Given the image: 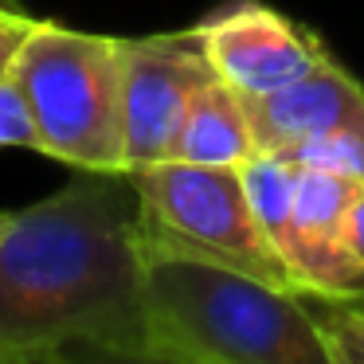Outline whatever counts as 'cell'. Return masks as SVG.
Masks as SVG:
<instances>
[{
	"label": "cell",
	"instance_id": "6da1fadb",
	"mask_svg": "<svg viewBox=\"0 0 364 364\" xmlns=\"http://www.w3.org/2000/svg\"><path fill=\"white\" fill-rule=\"evenodd\" d=\"M145 360L141 204L126 173H79L0 235V364Z\"/></svg>",
	"mask_w": 364,
	"mask_h": 364
},
{
	"label": "cell",
	"instance_id": "7a4b0ae2",
	"mask_svg": "<svg viewBox=\"0 0 364 364\" xmlns=\"http://www.w3.org/2000/svg\"><path fill=\"white\" fill-rule=\"evenodd\" d=\"M149 364H329L309 298L223 262L145 247Z\"/></svg>",
	"mask_w": 364,
	"mask_h": 364
},
{
	"label": "cell",
	"instance_id": "3957f363",
	"mask_svg": "<svg viewBox=\"0 0 364 364\" xmlns=\"http://www.w3.org/2000/svg\"><path fill=\"white\" fill-rule=\"evenodd\" d=\"M40 153L79 173H126L122 40L36 16L12 63Z\"/></svg>",
	"mask_w": 364,
	"mask_h": 364
},
{
	"label": "cell",
	"instance_id": "277c9868",
	"mask_svg": "<svg viewBox=\"0 0 364 364\" xmlns=\"http://www.w3.org/2000/svg\"><path fill=\"white\" fill-rule=\"evenodd\" d=\"M126 176L141 204L145 247L223 262L231 270L294 290L282 259L255 220L251 196L235 165H192L168 157L129 168Z\"/></svg>",
	"mask_w": 364,
	"mask_h": 364
},
{
	"label": "cell",
	"instance_id": "5b68a950",
	"mask_svg": "<svg viewBox=\"0 0 364 364\" xmlns=\"http://www.w3.org/2000/svg\"><path fill=\"white\" fill-rule=\"evenodd\" d=\"M215 71L196 28L122 40V141L129 168L168 161L184 110Z\"/></svg>",
	"mask_w": 364,
	"mask_h": 364
},
{
	"label": "cell",
	"instance_id": "8992f818",
	"mask_svg": "<svg viewBox=\"0 0 364 364\" xmlns=\"http://www.w3.org/2000/svg\"><path fill=\"white\" fill-rule=\"evenodd\" d=\"M192 28L215 79L243 98L274 95L329 55L306 24L259 0H228Z\"/></svg>",
	"mask_w": 364,
	"mask_h": 364
},
{
	"label": "cell",
	"instance_id": "52a82bcc",
	"mask_svg": "<svg viewBox=\"0 0 364 364\" xmlns=\"http://www.w3.org/2000/svg\"><path fill=\"white\" fill-rule=\"evenodd\" d=\"M243 102L251 114L255 145L267 153H282L321 134H333V129L360 126L364 82L353 71H345L333 55H325L298 82L262 98H243Z\"/></svg>",
	"mask_w": 364,
	"mask_h": 364
},
{
	"label": "cell",
	"instance_id": "ba28073f",
	"mask_svg": "<svg viewBox=\"0 0 364 364\" xmlns=\"http://www.w3.org/2000/svg\"><path fill=\"white\" fill-rule=\"evenodd\" d=\"M251 153H259L251 129V114H247L243 95L228 87V82L212 79L196 90V98L184 110V122L176 129L173 157L192 161V165H243Z\"/></svg>",
	"mask_w": 364,
	"mask_h": 364
},
{
	"label": "cell",
	"instance_id": "9c48e42d",
	"mask_svg": "<svg viewBox=\"0 0 364 364\" xmlns=\"http://www.w3.org/2000/svg\"><path fill=\"white\" fill-rule=\"evenodd\" d=\"M282 157L333 168V173L348 176L353 184L364 188V122L360 126H348V129L321 134V137H314V141H301V145H294V149H282Z\"/></svg>",
	"mask_w": 364,
	"mask_h": 364
},
{
	"label": "cell",
	"instance_id": "30bf717a",
	"mask_svg": "<svg viewBox=\"0 0 364 364\" xmlns=\"http://www.w3.org/2000/svg\"><path fill=\"white\" fill-rule=\"evenodd\" d=\"M314 321L329 364H364V301H321Z\"/></svg>",
	"mask_w": 364,
	"mask_h": 364
},
{
	"label": "cell",
	"instance_id": "8fae6325",
	"mask_svg": "<svg viewBox=\"0 0 364 364\" xmlns=\"http://www.w3.org/2000/svg\"><path fill=\"white\" fill-rule=\"evenodd\" d=\"M0 149H36L40 153V137H36V122L28 110L20 82L12 71L0 75Z\"/></svg>",
	"mask_w": 364,
	"mask_h": 364
},
{
	"label": "cell",
	"instance_id": "7c38bea8",
	"mask_svg": "<svg viewBox=\"0 0 364 364\" xmlns=\"http://www.w3.org/2000/svg\"><path fill=\"white\" fill-rule=\"evenodd\" d=\"M36 16H28L24 9H16L12 0H0V75L12 71L16 63V51L24 43V36L32 32Z\"/></svg>",
	"mask_w": 364,
	"mask_h": 364
},
{
	"label": "cell",
	"instance_id": "4fadbf2b",
	"mask_svg": "<svg viewBox=\"0 0 364 364\" xmlns=\"http://www.w3.org/2000/svg\"><path fill=\"white\" fill-rule=\"evenodd\" d=\"M345 243H348V251L356 255V262L364 267V188H356L353 204H348V215H345Z\"/></svg>",
	"mask_w": 364,
	"mask_h": 364
},
{
	"label": "cell",
	"instance_id": "5bb4252c",
	"mask_svg": "<svg viewBox=\"0 0 364 364\" xmlns=\"http://www.w3.org/2000/svg\"><path fill=\"white\" fill-rule=\"evenodd\" d=\"M9 220H12V212H0V235H4V228H9Z\"/></svg>",
	"mask_w": 364,
	"mask_h": 364
}]
</instances>
